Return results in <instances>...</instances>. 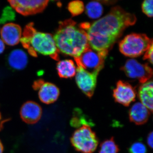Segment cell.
I'll return each instance as SVG.
<instances>
[{"mask_svg":"<svg viewBox=\"0 0 153 153\" xmlns=\"http://www.w3.org/2000/svg\"><path fill=\"white\" fill-rule=\"evenodd\" d=\"M136 21L134 14L126 12L119 6L112 8L106 16L91 25L89 24L85 31L90 47L107 55L126 28L134 25Z\"/></svg>","mask_w":153,"mask_h":153,"instance_id":"6da1fadb","label":"cell"},{"mask_svg":"<svg viewBox=\"0 0 153 153\" xmlns=\"http://www.w3.org/2000/svg\"><path fill=\"white\" fill-rule=\"evenodd\" d=\"M53 37L59 52L74 58L90 48L86 31L71 19L59 22Z\"/></svg>","mask_w":153,"mask_h":153,"instance_id":"7a4b0ae2","label":"cell"},{"mask_svg":"<svg viewBox=\"0 0 153 153\" xmlns=\"http://www.w3.org/2000/svg\"><path fill=\"white\" fill-rule=\"evenodd\" d=\"M20 42L30 55L37 57L38 54L49 56L52 59L59 60V52L53 36L49 33L38 32L30 23L25 27Z\"/></svg>","mask_w":153,"mask_h":153,"instance_id":"3957f363","label":"cell"},{"mask_svg":"<svg viewBox=\"0 0 153 153\" xmlns=\"http://www.w3.org/2000/svg\"><path fill=\"white\" fill-rule=\"evenodd\" d=\"M152 44V39L147 35L132 33L126 36L120 42L119 49L126 56L137 57L145 53Z\"/></svg>","mask_w":153,"mask_h":153,"instance_id":"277c9868","label":"cell"},{"mask_svg":"<svg viewBox=\"0 0 153 153\" xmlns=\"http://www.w3.org/2000/svg\"><path fill=\"white\" fill-rule=\"evenodd\" d=\"M71 144L77 152L92 153L97 149L99 143L96 133L88 126H83L76 129L71 138Z\"/></svg>","mask_w":153,"mask_h":153,"instance_id":"5b68a950","label":"cell"},{"mask_svg":"<svg viewBox=\"0 0 153 153\" xmlns=\"http://www.w3.org/2000/svg\"><path fill=\"white\" fill-rule=\"evenodd\" d=\"M107 55L97 52L89 48L84 51L79 57H75L77 64L91 73H99L104 66Z\"/></svg>","mask_w":153,"mask_h":153,"instance_id":"8992f818","label":"cell"},{"mask_svg":"<svg viewBox=\"0 0 153 153\" xmlns=\"http://www.w3.org/2000/svg\"><path fill=\"white\" fill-rule=\"evenodd\" d=\"M129 78L137 79L140 83L149 81L153 75V70L148 64H142L134 59L127 60L122 68Z\"/></svg>","mask_w":153,"mask_h":153,"instance_id":"52a82bcc","label":"cell"},{"mask_svg":"<svg viewBox=\"0 0 153 153\" xmlns=\"http://www.w3.org/2000/svg\"><path fill=\"white\" fill-rule=\"evenodd\" d=\"M76 64L75 79L76 84L86 96L91 98L94 93L99 73H91L82 68L79 64Z\"/></svg>","mask_w":153,"mask_h":153,"instance_id":"ba28073f","label":"cell"},{"mask_svg":"<svg viewBox=\"0 0 153 153\" xmlns=\"http://www.w3.org/2000/svg\"><path fill=\"white\" fill-rule=\"evenodd\" d=\"M10 4L17 12L27 16L41 13L48 5V1L44 0H13L8 1Z\"/></svg>","mask_w":153,"mask_h":153,"instance_id":"9c48e42d","label":"cell"},{"mask_svg":"<svg viewBox=\"0 0 153 153\" xmlns=\"http://www.w3.org/2000/svg\"><path fill=\"white\" fill-rule=\"evenodd\" d=\"M33 87L38 91L39 99L45 104L53 103L58 99L60 95V90L55 84L49 82H45L42 79L35 81Z\"/></svg>","mask_w":153,"mask_h":153,"instance_id":"30bf717a","label":"cell"},{"mask_svg":"<svg viewBox=\"0 0 153 153\" xmlns=\"http://www.w3.org/2000/svg\"><path fill=\"white\" fill-rule=\"evenodd\" d=\"M113 96L115 101L125 106H128L135 100L136 91L128 82L119 80L113 90Z\"/></svg>","mask_w":153,"mask_h":153,"instance_id":"8fae6325","label":"cell"},{"mask_svg":"<svg viewBox=\"0 0 153 153\" xmlns=\"http://www.w3.org/2000/svg\"><path fill=\"white\" fill-rule=\"evenodd\" d=\"M1 39L5 44L13 46L19 43L22 37L21 27L13 23H7L1 29Z\"/></svg>","mask_w":153,"mask_h":153,"instance_id":"7c38bea8","label":"cell"},{"mask_svg":"<svg viewBox=\"0 0 153 153\" xmlns=\"http://www.w3.org/2000/svg\"><path fill=\"white\" fill-rule=\"evenodd\" d=\"M42 111L41 106L37 102L27 101L21 108L20 114L24 121L27 123H36L41 118Z\"/></svg>","mask_w":153,"mask_h":153,"instance_id":"4fadbf2b","label":"cell"},{"mask_svg":"<svg viewBox=\"0 0 153 153\" xmlns=\"http://www.w3.org/2000/svg\"><path fill=\"white\" fill-rule=\"evenodd\" d=\"M129 117L130 121L137 125H142L149 120L150 111L140 102L134 103L129 110Z\"/></svg>","mask_w":153,"mask_h":153,"instance_id":"5bb4252c","label":"cell"},{"mask_svg":"<svg viewBox=\"0 0 153 153\" xmlns=\"http://www.w3.org/2000/svg\"><path fill=\"white\" fill-rule=\"evenodd\" d=\"M28 62L27 53L21 49H14L8 56V64L14 70H23L27 65Z\"/></svg>","mask_w":153,"mask_h":153,"instance_id":"9a60e30c","label":"cell"},{"mask_svg":"<svg viewBox=\"0 0 153 153\" xmlns=\"http://www.w3.org/2000/svg\"><path fill=\"white\" fill-rule=\"evenodd\" d=\"M141 103L151 112H153V84L152 80L143 83L138 89V93Z\"/></svg>","mask_w":153,"mask_h":153,"instance_id":"2e32d148","label":"cell"},{"mask_svg":"<svg viewBox=\"0 0 153 153\" xmlns=\"http://www.w3.org/2000/svg\"><path fill=\"white\" fill-rule=\"evenodd\" d=\"M56 68L60 78H71L76 74V67L74 62L71 60L59 61Z\"/></svg>","mask_w":153,"mask_h":153,"instance_id":"e0dca14e","label":"cell"},{"mask_svg":"<svg viewBox=\"0 0 153 153\" xmlns=\"http://www.w3.org/2000/svg\"><path fill=\"white\" fill-rule=\"evenodd\" d=\"M70 124L74 128H79L83 126H94L92 120L83 114L81 110L75 108L73 112V117L70 121Z\"/></svg>","mask_w":153,"mask_h":153,"instance_id":"ac0fdd59","label":"cell"},{"mask_svg":"<svg viewBox=\"0 0 153 153\" xmlns=\"http://www.w3.org/2000/svg\"><path fill=\"white\" fill-rule=\"evenodd\" d=\"M103 7L98 1H92L88 3L85 7V13L91 19L100 18L103 13Z\"/></svg>","mask_w":153,"mask_h":153,"instance_id":"d6986e66","label":"cell"},{"mask_svg":"<svg viewBox=\"0 0 153 153\" xmlns=\"http://www.w3.org/2000/svg\"><path fill=\"white\" fill-rule=\"evenodd\" d=\"M120 149L113 137L105 140L100 145L99 153H119Z\"/></svg>","mask_w":153,"mask_h":153,"instance_id":"ffe728a7","label":"cell"},{"mask_svg":"<svg viewBox=\"0 0 153 153\" xmlns=\"http://www.w3.org/2000/svg\"><path fill=\"white\" fill-rule=\"evenodd\" d=\"M68 10L72 16H78L85 10L84 3L80 1H72L68 3Z\"/></svg>","mask_w":153,"mask_h":153,"instance_id":"44dd1931","label":"cell"},{"mask_svg":"<svg viewBox=\"0 0 153 153\" xmlns=\"http://www.w3.org/2000/svg\"><path fill=\"white\" fill-rule=\"evenodd\" d=\"M16 18L15 11L11 7H6L3 9L0 16V24H5L8 22L14 21Z\"/></svg>","mask_w":153,"mask_h":153,"instance_id":"7402d4cb","label":"cell"},{"mask_svg":"<svg viewBox=\"0 0 153 153\" xmlns=\"http://www.w3.org/2000/svg\"><path fill=\"white\" fill-rule=\"evenodd\" d=\"M128 153H147V149L142 142L137 141L130 146Z\"/></svg>","mask_w":153,"mask_h":153,"instance_id":"603a6c76","label":"cell"},{"mask_svg":"<svg viewBox=\"0 0 153 153\" xmlns=\"http://www.w3.org/2000/svg\"><path fill=\"white\" fill-rule=\"evenodd\" d=\"M143 13L149 17H153V1L146 0L142 4Z\"/></svg>","mask_w":153,"mask_h":153,"instance_id":"cb8c5ba5","label":"cell"},{"mask_svg":"<svg viewBox=\"0 0 153 153\" xmlns=\"http://www.w3.org/2000/svg\"><path fill=\"white\" fill-rule=\"evenodd\" d=\"M153 44L149 47V49L146 51L144 55V60H148L152 64H153Z\"/></svg>","mask_w":153,"mask_h":153,"instance_id":"d4e9b609","label":"cell"},{"mask_svg":"<svg viewBox=\"0 0 153 153\" xmlns=\"http://www.w3.org/2000/svg\"><path fill=\"white\" fill-rule=\"evenodd\" d=\"M153 131H151L148 134L147 138V143L148 146L151 149H152L153 146Z\"/></svg>","mask_w":153,"mask_h":153,"instance_id":"484cf974","label":"cell"},{"mask_svg":"<svg viewBox=\"0 0 153 153\" xmlns=\"http://www.w3.org/2000/svg\"><path fill=\"white\" fill-rule=\"evenodd\" d=\"M4 43L3 42L1 39L0 38V54H2L4 52L5 48Z\"/></svg>","mask_w":153,"mask_h":153,"instance_id":"4316f807","label":"cell"},{"mask_svg":"<svg viewBox=\"0 0 153 153\" xmlns=\"http://www.w3.org/2000/svg\"><path fill=\"white\" fill-rule=\"evenodd\" d=\"M3 151H4V147L1 142L0 140V153H3Z\"/></svg>","mask_w":153,"mask_h":153,"instance_id":"83f0119b","label":"cell"},{"mask_svg":"<svg viewBox=\"0 0 153 153\" xmlns=\"http://www.w3.org/2000/svg\"><path fill=\"white\" fill-rule=\"evenodd\" d=\"M1 115H0V129H1Z\"/></svg>","mask_w":153,"mask_h":153,"instance_id":"f1b7e54d","label":"cell"}]
</instances>
